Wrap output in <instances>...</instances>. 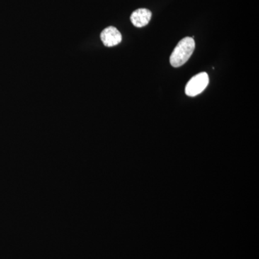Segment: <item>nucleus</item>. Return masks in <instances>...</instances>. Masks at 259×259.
Instances as JSON below:
<instances>
[{
	"label": "nucleus",
	"mask_w": 259,
	"mask_h": 259,
	"mask_svg": "<svg viewBox=\"0 0 259 259\" xmlns=\"http://www.w3.org/2000/svg\"><path fill=\"white\" fill-rule=\"evenodd\" d=\"M209 81V76L207 73L202 72L196 74L186 85V95L189 97L197 96L207 88Z\"/></svg>",
	"instance_id": "2"
},
{
	"label": "nucleus",
	"mask_w": 259,
	"mask_h": 259,
	"mask_svg": "<svg viewBox=\"0 0 259 259\" xmlns=\"http://www.w3.org/2000/svg\"><path fill=\"white\" fill-rule=\"evenodd\" d=\"M102 42L107 47H115L122 41V35L115 27H108L100 35Z\"/></svg>",
	"instance_id": "3"
},
{
	"label": "nucleus",
	"mask_w": 259,
	"mask_h": 259,
	"mask_svg": "<svg viewBox=\"0 0 259 259\" xmlns=\"http://www.w3.org/2000/svg\"><path fill=\"white\" fill-rule=\"evenodd\" d=\"M152 17V13L149 10L141 8L135 10L131 16V23L137 28H143L147 25Z\"/></svg>",
	"instance_id": "4"
},
{
	"label": "nucleus",
	"mask_w": 259,
	"mask_h": 259,
	"mask_svg": "<svg viewBox=\"0 0 259 259\" xmlns=\"http://www.w3.org/2000/svg\"><path fill=\"white\" fill-rule=\"evenodd\" d=\"M195 49V42L194 38L186 37L182 39L174 49L171 56L170 63L173 67L178 68L187 62Z\"/></svg>",
	"instance_id": "1"
}]
</instances>
